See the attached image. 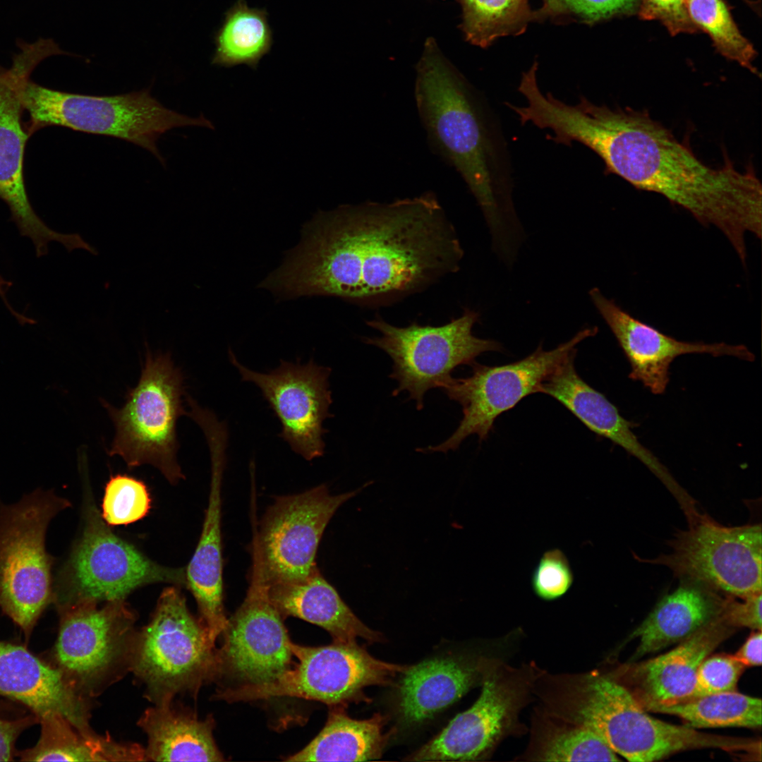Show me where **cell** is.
Returning a JSON list of instances; mask_svg holds the SVG:
<instances>
[{
	"label": "cell",
	"instance_id": "obj_1",
	"mask_svg": "<svg viewBox=\"0 0 762 762\" xmlns=\"http://www.w3.org/2000/svg\"><path fill=\"white\" fill-rule=\"evenodd\" d=\"M464 250L435 193L320 212L262 286L283 298L391 305L456 272Z\"/></svg>",
	"mask_w": 762,
	"mask_h": 762
},
{
	"label": "cell",
	"instance_id": "obj_2",
	"mask_svg": "<svg viewBox=\"0 0 762 762\" xmlns=\"http://www.w3.org/2000/svg\"><path fill=\"white\" fill-rule=\"evenodd\" d=\"M547 138L596 153L605 171L639 190L658 193L699 223L720 231L740 260L747 258L746 236L762 235V187L752 169L739 171L727 161L703 163L689 147L644 111L596 105L584 96L568 104L549 95L537 114Z\"/></svg>",
	"mask_w": 762,
	"mask_h": 762
},
{
	"label": "cell",
	"instance_id": "obj_3",
	"mask_svg": "<svg viewBox=\"0 0 762 762\" xmlns=\"http://www.w3.org/2000/svg\"><path fill=\"white\" fill-rule=\"evenodd\" d=\"M414 98L430 145L475 198L501 258L526 238L514 201L506 140L485 97L428 44L417 66Z\"/></svg>",
	"mask_w": 762,
	"mask_h": 762
},
{
	"label": "cell",
	"instance_id": "obj_4",
	"mask_svg": "<svg viewBox=\"0 0 762 762\" xmlns=\"http://www.w3.org/2000/svg\"><path fill=\"white\" fill-rule=\"evenodd\" d=\"M548 707L555 717L593 732L629 761H655L697 749L761 751V742L756 740L700 732L653 718L611 674L560 675Z\"/></svg>",
	"mask_w": 762,
	"mask_h": 762
},
{
	"label": "cell",
	"instance_id": "obj_5",
	"mask_svg": "<svg viewBox=\"0 0 762 762\" xmlns=\"http://www.w3.org/2000/svg\"><path fill=\"white\" fill-rule=\"evenodd\" d=\"M26 128L30 135L49 126H59L133 143L150 151L164 164L157 141L174 128L198 126L212 128L205 116L192 118L163 106L148 89L122 95L96 96L62 92L30 78L20 85Z\"/></svg>",
	"mask_w": 762,
	"mask_h": 762
},
{
	"label": "cell",
	"instance_id": "obj_6",
	"mask_svg": "<svg viewBox=\"0 0 762 762\" xmlns=\"http://www.w3.org/2000/svg\"><path fill=\"white\" fill-rule=\"evenodd\" d=\"M180 586L163 590L150 621L138 631L131 672L154 705L195 696L217 678V649L188 608Z\"/></svg>",
	"mask_w": 762,
	"mask_h": 762
},
{
	"label": "cell",
	"instance_id": "obj_7",
	"mask_svg": "<svg viewBox=\"0 0 762 762\" xmlns=\"http://www.w3.org/2000/svg\"><path fill=\"white\" fill-rule=\"evenodd\" d=\"M79 536L54 577L58 610L83 603L126 600L138 588L156 583L185 585V570L159 564L114 533L85 495Z\"/></svg>",
	"mask_w": 762,
	"mask_h": 762
},
{
	"label": "cell",
	"instance_id": "obj_8",
	"mask_svg": "<svg viewBox=\"0 0 762 762\" xmlns=\"http://www.w3.org/2000/svg\"><path fill=\"white\" fill-rule=\"evenodd\" d=\"M70 505L42 489L12 504L0 502V607L25 632L54 602V559L47 551L46 533L52 519Z\"/></svg>",
	"mask_w": 762,
	"mask_h": 762
},
{
	"label": "cell",
	"instance_id": "obj_9",
	"mask_svg": "<svg viewBox=\"0 0 762 762\" xmlns=\"http://www.w3.org/2000/svg\"><path fill=\"white\" fill-rule=\"evenodd\" d=\"M183 377L169 353L147 349L137 385L116 409L102 401L115 426L110 456L121 457L131 469L143 464L157 468L171 484L184 478L177 461L178 418L186 414Z\"/></svg>",
	"mask_w": 762,
	"mask_h": 762
},
{
	"label": "cell",
	"instance_id": "obj_10",
	"mask_svg": "<svg viewBox=\"0 0 762 762\" xmlns=\"http://www.w3.org/2000/svg\"><path fill=\"white\" fill-rule=\"evenodd\" d=\"M479 318V313L470 308L440 326L414 322L398 327L376 317L366 324L380 335L364 337L363 341L382 349L392 358L389 377L398 383L392 395L407 391L409 399L414 400L417 409L421 410L425 393L433 388H442L456 368L471 366L483 353L502 351L498 341L473 334V327Z\"/></svg>",
	"mask_w": 762,
	"mask_h": 762
},
{
	"label": "cell",
	"instance_id": "obj_11",
	"mask_svg": "<svg viewBox=\"0 0 762 762\" xmlns=\"http://www.w3.org/2000/svg\"><path fill=\"white\" fill-rule=\"evenodd\" d=\"M59 611V668L78 694L92 700L131 672L137 615L126 600L78 604Z\"/></svg>",
	"mask_w": 762,
	"mask_h": 762
},
{
	"label": "cell",
	"instance_id": "obj_12",
	"mask_svg": "<svg viewBox=\"0 0 762 762\" xmlns=\"http://www.w3.org/2000/svg\"><path fill=\"white\" fill-rule=\"evenodd\" d=\"M291 648L298 660L294 668L268 683L219 689L214 698L231 703L288 696L332 706L368 701L365 688L391 685L408 667L377 659L357 643L318 647L291 643Z\"/></svg>",
	"mask_w": 762,
	"mask_h": 762
},
{
	"label": "cell",
	"instance_id": "obj_13",
	"mask_svg": "<svg viewBox=\"0 0 762 762\" xmlns=\"http://www.w3.org/2000/svg\"><path fill=\"white\" fill-rule=\"evenodd\" d=\"M670 552L639 562L662 565L680 579L703 583L741 599L762 593L760 524L727 526L701 513L668 542Z\"/></svg>",
	"mask_w": 762,
	"mask_h": 762
},
{
	"label": "cell",
	"instance_id": "obj_14",
	"mask_svg": "<svg viewBox=\"0 0 762 762\" xmlns=\"http://www.w3.org/2000/svg\"><path fill=\"white\" fill-rule=\"evenodd\" d=\"M598 331L597 327L583 328L570 340L550 351H545L540 344L533 353L512 363L488 366L476 362L471 365V375L452 377L442 389L449 399L461 405L462 418L446 440L417 451H455L471 435H477L480 442L485 440L500 414L526 396L538 393L541 383L576 351L578 344L595 336Z\"/></svg>",
	"mask_w": 762,
	"mask_h": 762
},
{
	"label": "cell",
	"instance_id": "obj_15",
	"mask_svg": "<svg viewBox=\"0 0 762 762\" xmlns=\"http://www.w3.org/2000/svg\"><path fill=\"white\" fill-rule=\"evenodd\" d=\"M537 676L530 667L513 668L485 658L482 690L476 701L404 760L475 761L485 757L515 730Z\"/></svg>",
	"mask_w": 762,
	"mask_h": 762
},
{
	"label": "cell",
	"instance_id": "obj_16",
	"mask_svg": "<svg viewBox=\"0 0 762 762\" xmlns=\"http://www.w3.org/2000/svg\"><path fill=\"white\" fill-rule=\"evenodd\" d=\"M368 485L332 495L322 484L276 497L253 540L267 584L300 581L318 569L315 557L325 528L337 510Z\"/></svg>",
	"mask_w": 762,
	"mask_h": 762
},
{
	"label": "cell",
	"instance_id": "obj_17",
	"mask_svg": "<svg viewBox=\"0 0 762 762\" xmlns=\"http://www.w3.org/2000/svg\"><path fill=\"white\" fill-rule=\"evenodd\" d=\"M222 634L224 641L217 651V678L227 675L241 682L239 685L262 684L290 667L292 642L282 615L270 599L254 546L246 595Z\"/></svg>",
	"mask_w": 762,
	"mask_h": 762
},
{
	"label": "cell",
	"instance_id": "obj_18",
	"mask_svg": "<svg viewBox=\"0 0 762 762\" xmlns=\"http://www.w3.org/2000/svg\"><path fill=\"white\" fill-rule=\"evenodd\" d=\"M228 353L242 380L253 383L261 391L280 421L283 440L306 460L322 456L327 433L323 422L333 416L329 412L331 368L312 359L303 364L281 361L274 370L259 373L241 363L232 350Z\"/></svg>",
	"mask_w": 762,
	"mask_h": 762
},
{
	"label": "cell",
	"instance_id": "obj_19",
	"mask_svg": "<svg viewBox=\"0 0 762 762\" xmlns=\"http://www.w3.org/2000/svg\"><path fill=\"white\" fill-rule=\"evenodd\" d=\"M588 294L630 364L629 378L641 382L653 394L664 393L670 380V364L679 356L708 353L747 361L755 359L754 354L744 344L678 340L634 318L598 288H592Z\"/></svg>",
	"mask_w": 762,
	"mask_h": 762
},
{
	"label": "cell",
	"instance_id": "obj_20",
	"mask_svg": "<svg viewBox=\"0 0 762 762\" xmlns=\"http://www.w3.org/2000/svg\"><path fill=\"white\" fill-rule=\"evenodd\" d=\"M202 430L210 453V493L201 534L185 569V585L195 600L199 619L216 642L228 619L223 605L221 495L229 433L227 425L218 421L206 423Z\"/></svg>",
	"mask_w": 762,
	"mask_h": 762
},
{
	"label": "cell",
	"instance_id": "obj_21",
	"mask_svg": "<svg viewBox=\"0 0 762 762\" xmlns=\"http://www.w3.org/2000/svg\"><path fill=\"white\" fill-rule=\"evenodd\" d=\"M735 629L721 613L674 649L648 660L631 662L611 675L646 710L689 701L700 664Z\"/></svg>",
	"mask_w": 762,
	"mask_h": 762
},
{
	"label": "cell",
	"instance_id": "obj_22",
	"mask_svg": "<svg viewBox=\"0 0 762 762\" xmlns=\"http://www.w3.org/2000/svg\"><path fill=\"white\" fill-rule=\"evenodd\" d=\"M576 353V351L569 355L541 383L539 392L557 400L590 430L639 459L661 481L679 505L687 504L691 495L658 457L640 442L633 431L634 424L621 416L604 394L579 375L574 366Z\"/></svg>",
	"mask_w": 762,
	"mask_h": 762
},
{
	"label": "cell",
	"instance_id": "obj_23",
	"mask_svg": "<svg viewBox=\"0 0 762 762\" xmlns=\"http://www.w3.org/2000/svg\"><path fill=\"white\" fill-rule=\"evenodd\" d=\"M24 79L0 66V199L8 205L20 234L31 240L40 257L47 254L51 241L66 246L71 237L50 229L35 212L27 194L23 165L30 134L23 122L19 92Z\"/></svg>",
	"mask_w": 762,
	"mask_h": 762
},
{
	"label": "cell",
	"instance_id": "obj_24",
	"mask_svg": "<svg viewBox=\"0 0 762 762\" xmlns=\"http://www.w3.org/2000/svg\"><path fill=\"white\" fill-rule=\"evenodd\" d=\"M0 694L25 705L38 718L61 714L80 730L94 732L91 700L78 694L59 668L23 646L0 641Z\"/></svg>",
	"mask_w": 762,
	"mask_h": 762
},
{
	"label": "cell",
	"instance_id": "obj_25",
	"mask_svg": "<svg viewBox=\"0 0 762 762\" xmlns=\"http://www.w3.org/2000/svg\"><path fill=\"white\" fill-rule=\"evenodd\" d=\"M485 658L437 657L408 666L397 686L398 711L406 725L432 718L480 682Z\"/></svg>",
	"mask_w": 762,
	"mask_h": 762
},
{
	"label": "cell",
	"instance_id": "obj_26",
	"mask_svg": "<svg viewBox=\"0 0 762 762\" xmlns=\"http://www.w3.org/2000/svg\"><path fill=\"white\" fill-rule=\"evenodd\" d=\"M727 595L690 579H681L632 631L638 640L631 662L679 643L721 615Z\"/></svg>",
	"mask_w": 762,
	"mask_h": 762
},
{
	"label": "cell",
	"instance_id": "obj_27",
	"mask_svg": "<svg viewBox=\"0 0 762 762\" xmlns=\"http://www.w3.org/2000/svg\"><path fill=\"white\" fill-rule=\"evenodd\" d=\"M268 593L282 617L292 616L316 624L335 643H356L358 638L370 643L383 641L382 634L358 619L318 569L300 581L270 584Z\"/></svg>",
	"mask_w": 762,
	"mask_h": 762
},
{
	"label": "cell",
	"instance_id": "obj_28",
	"mask_svg": "<svg viewBox=\"0 0 762 762\" xmlns=\"http://www.w3.org/2000/svg\"><path fill=\"white\" fill-rule=\"evenodd\" d=\"M147 736L145 761H222L212 717L200 720L174 700L147 708L137 722Z\"/></svg>",
	"mask_w": 762,
	"mask_h": 762
},
{
	"label": "cell",
	"instance_id": "obj_29",
	"mask_svg": "<svg viewBox=\"0 0 762 762\" xmlns=\"http://www.w3.org/2000/svg\"><path fill=\"white\" fill-rule=\"evenodd\" d=\"M41 734L35 746L25 751L29 761H145V748L119 742L109 734L84 732L61 714L39 718Z\"/></svg>",
	"mask_w": 762,
	"mask_h": 762
},
{
	"label": "cell",
	"instance_id": "obj_30",
	"mask_svg": "<svg viewBox=\"0 0 762 762\" xmlns=\"http://www.w3.org/2000/svg\"><path fill=\"white\" fill-rule=\"evenodd\" d=\"M386 718L375 713L356 720L339 708L332 710L320 732L287 761H365L380 758L388 741Z\"/></svg>",
	"mask_w": 762,
	"mask_h": 762
},
{
	"label": "cell",
	"instance_id": "obj_31",
	"mask_svg": "<svg viewBox=\"0 0 762 762\" xmlns=\"http://www.w3.org/2000/svg\"><path fill=\"white\" fill-rule=\"evenodd\" d=\"M214 40L212 64L225 68L246 64L256 69L273 44L267 11L237 0L225 12Z\"/></svg>",
	"mask_w": 762,
	"mask_h": 762
},
{
	"label": "cell",
	"instance_id": "obj_32",
	"mask_svg": "<svg viewBox=\"0 0 762 762\" xmlns=\"http://www.w3.org/2000/svg\"><path fill=\"white\" fill-rule=\"evenodd\" d=\"M526 756L543 761H620L593 732L557 718L543 709L533 722Z\"/></svg>",
	"mask_w": 762,
	"mask_h": 762
},
{
	"label": "cell",
	"instance_id": "obj_33",
	"mask_svg": "<svg viewBox=\"0 0 762 762\" xmlns=\"http://www.w3.org/2000/svg\"><path fill=\"white\" fill-rule=\"evenodd\" d=\"M761 699L736 691L701 696L684 702L656 706L647 711L676 715L692 728H760Z\"/></svg>",
	"mask_w": 762,
	"mask_h": 762
},
{
	"label": "cell",
	"instance_id": "obj_34",
	"mask_svg": "<svg viewBox=\"0 0 762 762\" xmlns=\"http://www.w3.org/2000/svg\"><path fill=\"white\" fill-rule=\"evenodd\" d=\"M686 6L692 23L709 35L722 56L758 74L753 65L756 50L739 30L722 0H686Z\"/></svg>",
	"mask_w": 762,
	"mask_h": 762
},
{
	"label": "cell",
	"instance_id": "obj_35",
	"mask_svg": "<svg viewBox=\"0 0 762 762\" xmlns=\"http://www.w3.org/2000/svg\"><path fill=\"white\" fill-rule=\"evenodd\" d=\"M150 507V492L143 481L116 474L106 484L100 514L109 526L128 525L145 517Z\"/></svg>",
	"mask_w": 762,
	"mask_h": 762
},
{
	"label": "cell",
	"instance_id": "obj_36",
	"mask_svg": "<svg viewBox=\"0 0 762 762\" xmlns=\"http://www.w3.org/2000/svg\"><path fill=\"white\" fill-rule=\"evenodd\" d=\"M523 0H462L463 28L468 41L488 45L516 19Z\"/></svg>",
	"mask_w": 762,
	"mask_h": 762
},
{
	"label": "cell",
	"instance_id": "obj_37",
	"mask_svg": "<svg viewBox=\"0 0 762 762\" xmlns=\"http://www.w3.org/2000/svg\"><path fill=\"white\" fill-rule=\"evenodd\" d=\"M573 582L574 574L569 562L559 549L545 552L531 576L534 593L545 600L561 598L570 589Z\"/></svg>",
	"mask_w": 762,
	"mask_h": 762
},
{
	"label": "cell",
	"instance_id": "obj_38",
	"mask_svg": "<svg viewBox=\"0 0 762 762\" xmlns=\"http://www.w3.org/2000/svg\"><path fill=\"white\" fill-rule=\"evenodd\" d=\"M745 667L734 655L716 654L706 657L698 668L691 699L736 691Z\"/></svg>",
	"mask_w": 762,
	"mask_h": 762
},
{
	"label": "cell",
	"instance_id": "obj_39",
	"mask_svg": "<svg viewBox=\"0 0 762 762\" xmlns=\"http://www.w3.org/2000/svg\"><path fill=\"white\" fill-rule=\"evenodd\" d=\"M638 12L643 20L660 21L672 35L698 30L689 18L686 0H639Z\"/></svg>",
	"mask_w": 762,
	"mask_h": 762
},
{
	"label": "cell",
	"instance_id": "obj_40",
	"mask_svg": "<svg viewBox=\"0 0 762 762\" xmlns=\"http://www.w3.org/2000/svg\"><path fill=\"white\" fill-rule=\"evenodd\" d=\"M17 46L20 51L13 56L10 68L23 78H30L34 69L45 59L69 54L51 38L40 37L31 43L18 40Z\"/></svg>",
	"mask_w": 762,
	"mask_h": 762
},
{
	"label": "cell",
	"instance_id": "obj_41",
	"mask_svg": "<svg viewBox=\"0 0 762 762\" xmlns=\"http://www.w3.org/2000/svg\"><path fill=\"white\" fill-rule=\"evenodd\" d=\"M565 8L588 20L597 21L633 11L639 0H558Z\"/></svg>",
	"mask_w": 762,
	"mask_h": 762
},
{
	"label": "cell",
	"instance_id": "obj_42",
	"mask_svg": "<svg viewBox=\"0 0 762 762\" xmlns=\"http://www.w3.org/2000/svg\"><path fill=\"white\" fill-rule=\"evenodd\" d=\"M762 593L754 594L737 601L728 595L722 615L732 627H747L761 631Z\"/></svg>",
	"mask_w": 762,
	"mask_h": 762
},
{
	"label": "cell",
	"instance_id": "obj_43",
	"mask_svg": "<svg viewBox=\"0 0 762 762\" xmlns=\"http://www.w3.org/2000/svg\"><path fill=\"white\" fill-rule=\"evenodd\" d=\"M30 722L31 721L28 718L19 720L0 719V761L12 759L15 741Z\"/></svg>",
	"mask_w": 762,
	"mask_h": 762
},
{
	"label": "cell",
	"instance_id": "obj_44",
	"mask_svg": "<svg viewBox=\"0 0 762 762\" xmlns=\"http://www.w3.org/2000/svg\"><path fill=\"white\" fill-rule=\"evenodd\" d=\"M761 631L751 633L740 648L733 655L745 667L761 665Z\"/></svg>",
	"mask_w": 762,
	"mask_h": 762
},
{
	"label": "cell",
	"instance_id": "obj_45",
	"mask_svg": "<svg viewBox=\"0 0 762 762\" xmlns=\"http://www.w3.org/2000/svg\"><path fill=\"white\" fill-rule=\"evenodd\" d=\"M6 284V280L1 276H0V291H1Z\"/></svg>",
	"mask_w": 762,
	"mask_h": 762
}]
</instances>
